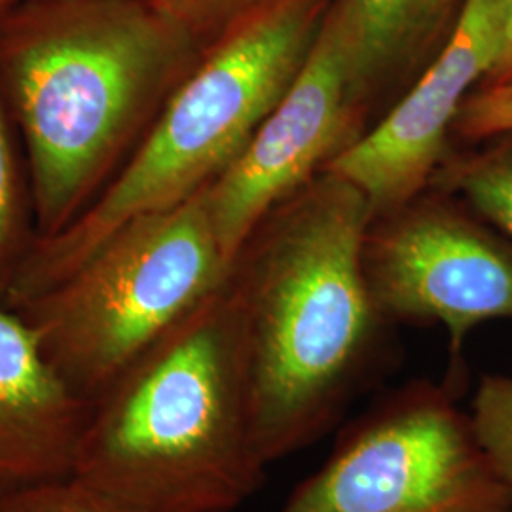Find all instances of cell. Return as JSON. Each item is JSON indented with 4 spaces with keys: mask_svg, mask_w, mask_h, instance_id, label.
<instances>
[{
    "mask_svg": "<svg viewBox=\"0 0 512 512\" xmlns=\"http://www.w3.org/2000/svg\"><path fill=\"white\" fill-rule=\"evenodd\" d=\"M365 196L332 171L275 205L239 253L256 446L268 465L323 439L384 363L387 323L363 268Z\"/></svg>",
    "mask_w": 512,
    "mask_h": 512,
    "instance_id": "obj_1",
    "label": "cell"
},
{
    "mask_svg": "<svg viewBox=\"0 0 512 512\" xmlns=\"http://www.w3.org/2000/svg\"><path fill=\"white\" fill-rule=\"evenodd\" d=\"M203 50L147 0H35L0 33V84L40 239L97 198Z\"/></svg>",
    "mask_w": 512,
    "mask_h": 512,
    "instance_id": "obj_2",
    "label": "cell"
},
{
    "mask_svg": "<svg viewBox=\"0 0 512 512\" xmlns=\"http://www.w3.org/2000/svg\"><path fill=\"white\" fill-rule=\"evenodd\" d=\"M266 469L228 279L93 399L74 476L139 512H236Z\"/></svg>",
    "mask_w": 512,
    "mask_h": 512,
    "instance_id": "obj_3",
    "label": "cell"
},
{
    "mask_svg": "<svg viewBox=\"0 0 512 512\" xmlns=\"http://www.w3.org/2000/svg\"><path fill=\"white\" fill-rule=\"evenodd\" d=\"M332 0H270L203 52L129 162L52 238L31 243L6 289L14 310L73 274L120 226L213 183L293 86Z\"/></svg>",
    "mask_w": 512,
    "mask_h": 512,
    "instance_id": "obj_4",
    "label": "cell"
},
{
    "mask_svg": "<svg viewBox=\"0 0 512 512\" xmlns=\"http://www.w3.org/2000/svg\"><path fill=\"white\" fill-rule=\"evenodd\" d=\"M205 202L120 226L73 274L18 308L48 359L88 401L230 279Z\"/></svg>",
    "mask_w": 512,
    "mask_h": 512,
    "instance_id": "obj_5",
    "label": "cell"
},
{
    "mask_svg": "<svg viewBox=\"0 0 512 512\" xmlns=\"http://www.w3.org/2000/svg\"><path fill=\"white\" fill-rule=\"evenodd\" d=\"M463 372L414 380L349 423L327 461L279 512H512L458 404Z\"/></svg>",
    "mask_w": 512,
    "mask_h": 512,
    "instance_id": "obj_6",
    "label": "cell"
},
{
    "mask_svg": "<svg viewBox=\"0 0 512 512\" xmlns=\"http://www.w3.org/2000/svg\"><path fill=\"white\" fill-rule=\"evenodd\" d=\"M363 268L387 323L448 330L452 370L471 330L512 321V239L433 188L370 220Z\"/></svg>",
    "mask_w": 512,
    "mask_h": 512,
    "instance_id": "obj_7",
    "label": "cell"
},
{
    "mask_svg": "<svg viewBox=\"0 0 512 512\" xmlns=\"http://www.w3.org/2000/svg\"><path fill=\"white\" fill-rule=\"evenodd\" d=\"M370 112L344 29L330 4L293 86L238 158L205 186L215 234L232 266L275 205L313 181L365 135Z\"/></svg>",
    "mask_w": 512,
    "mask_h": 512,
    "instance_id": "obj_8",
    "label": "cell"
},
{
    "mask_svg": "<svg viewBox=\"0 0 512 512\" xmlns=\"http://www.w3.org/2000/svg\"><path fill=\"white\" fill-rule=\"evenodd\" d=\"M503 12L505 0H465L437 57L382 118L325 169L365 196L372 219L429 188L454 148V124L463 101L494 67Z\"/></svg>",
    "mask_w": 512,
    "mask_h": 512,
    "instance_id": "obj_9",
    "label": "cell"
},
{
    "mask_svg": "<svg viewBox=\"0 0 512 512\" xmlns=\"http://www.w3.org/2000/svg\"><path fill=\"white\" fill-rule=\"evenodd\" d=\"M90 410L0 293V490L74 476Z\"/></svg>",
    "mask_w": 512,
    "mask_h": 512,
    "instance_id": "obj_10",
    "label": "cell"
},
{
    "mask_svg": "<svg viewBox=\"0 0 512 512\" xmlns=\"http://www.w3.org/2000/svg\"><path fill=\"white\" fill-rule=\"evenodd\" d=\"M465 0H332L357 76L374 109L404 92L437 57Z\"/></svg>",
    "mask_w": 512,
    "mask_h": 512,
    "instance_id": "obj_11",
    "label": "cell"
},
{
    "mask_svg": "<svg viewBox=\"0 0 512 512\" xmlns=\"http://www.w3.org/2000/svg\"><path fill=\"white\" fill-rule=\"evenodd\" d=\"M429 188L465 203L512 239V131L452 148Z\"/></svg>",
    "mask_w": 512,
    "mask_h": 512,
    "instance_id": "obj_12",
    "label": "cell"
},
{
    "mask_svg": "<svg viewBox=\"0 0 512 512\" xmlns=\"http://www.w3.org/2000/svg\"><path fill=\"white\" fill-rule=\"evenodd\" d=\"M469 418L476 439L512 492V378L484 374L476 385Z\"/></svg>",
    "mask_w": 512,
    "mask_h": 512,
    "instance_id": "obj_13",
    "label": "cell"
},
{
    "mask_svg": "<svg viewBox=\"0 0 512 512\" xmlns=\"http://www.w3.org/2000/svg\"><path fill=\"white\" fill-rule=\"evenodd\" d=\"M29 0H0V14ZM171 19L203 52L270 0H147Z\"/></svg>",
    "mask_w": 512,
    "mask_h": 512,
    "instance_id": "obj_14",
    "label": "cell"
},
{
    "mask_svg": "<svg viewBox=\"0 0 512 512\" xmlns=\"http://www.w3.org/2000/svg\"><path fill=\"white\" fill-rule=\"evenodd\" d=\"M23 192L10 141L6 112L0 99V293H6L21 260L27 255L23 238Z\"/></svg>",
    "mask_w": 512,
    "mask_h": 512,
    "instance_id": "obj_15",
    "label": "cell"
},
{
    "mask_svg": "<svg viewBox=\"0 0 512 512\" xmlns=\"http://www.w3.org/2000/svg\"><path fill=\"white\" fill-rule=\"evenodd\" d=\"M0 512H139L76 476L0 490Z\"/></svg>",
    "mask_w": 512,
    "mask_h": 512,
    "instance_id": "obj_16",
    "label": "cell"
},
{
    "mask_svg": "<svg viewBox=\"0 0 512 512\" xmlns=\"http://www.w3.org/2000/svg\"><path fill=\"white\" fill-rule=\"evenodd\" d=\"M505 131H512V82L478 86L459 109L454 145H469Z\"/></svg>",
    "mask_w": 512,
    "mask_h": 512,
    "instance_id": "obj_17",
    "label": "cell"
},
{
    "mask_svg": "<svg viewBox=\"0 0 512 512\" xmlns=\"http://www.w3.org/2000/svg\"><path fill=\"white\" fill-rule=\"evenodd\" d=\"M505 82H512V0H505L503 27H501V38H499L494 67L480 86L505 84Z\"/></svg>",
    "mask_w": 512,
    "mask_h": 512,
    "instance_id": "obj_18",
    "label": "cell"
}]
</instances>
